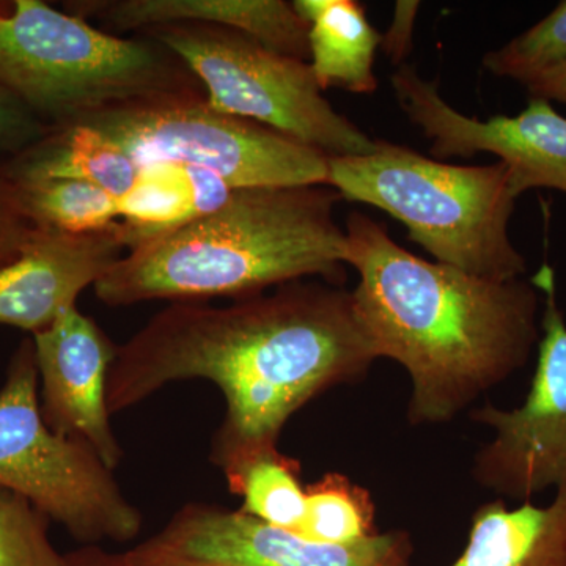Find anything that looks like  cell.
<instances>
[{"label":"cell","mask_w":566,"mask_h":566,"mask_svg":"<svg viewBox=\"0 0 566 566\" xmlns=\"http://www.w3.org/2000/svg\"><path fill=\"white\" fill-rule=\"evenodd\" d=\"M327 186L392 216L438 263L495 282L526 274V256L510 240L517 197L502 163L457 166L376 140L368 155L329 156Z\"/></svg>","instance_id":"cell-4"},{"label":"cell","mask_w":566,"mask_h":566,"mask_svg":"<svg viewBox=\"0 0 566 566\" xmlns=\"http://www.w3.org/2000/svg\"><path fill=\"white\" fill-rule=\"evenodd\" d=\"M531 281L545 297V312L526 401L510 411L486 403L472 412L476 423L495 431L476 453V483L524 502L566 483V323L553 268L543 264Z\"/></svg>","instance_id":"cell-9"},{"label":"cell","mask_w":566,"mask_h":566,"mask_svg":"<svg viewBox=\"0 0 566 566\" xmlns=\"http://www.w3.org/2000/svg\"><path fill=\"white\" fill-rule=\"evenodd\" d=\"M412 553L403 531L352 546L318 545L240 509L188 502L123 554L129 566H411Z\"/></svg>","instance_id":"cell-10"},{"label":"cell","mask_w":566,"mask_h":566,"mask_svg":"<svg viewBox=\"0 0 566 566\" xmlns=\"http://www.w3.org/2000/svg\"><path fill=\"white\" fill-rule=\"evenodd\" d=\"M35 232L22 211L17 185L0 174V270L20 259Z\"/></svg>","instance_id":"cell-24"},{"label":"cell","mask_w":566,"mask_h":566,"mask_svg":"<svg viewBox=\"0 0 566 566\" xmlns=\"http://www.w3.org/2000/svg\"><path fill=\"white\" fill-rule=\"evenodd\" d=\"M450 566H566V483L546 506L510 509L499 499L476 509L468 546Z\"/></svg>","instance_id":"cell-16"},{"label":"cell","mask_w":566,"mask_h":566,"mask_svg":"<svg viewBox=\"0 0 566 566\" xmlns=\"http://www.w3.org/2000/svg\"><path fill=\"white\" fill-rule=\"evenodd\" d=\"M9 9L10 7L7 6V3H0V14L6 13V11Z\"/></svg>","instance_id":"cell-29"},{"label":"cell","mask_w":566,"mask_h":566,"mask_svg":"<svg viewBox=\"0 0 566 566\" xmlns=\"http://www.w3.org/2000/svg\"><path fill=\"white\" fill-rule=\"evenodd\" d=\"M345 233L346 264L359 274L354 303L376 356L411 376L409 422H449L528 363L542 335L534 282L427 262L364 212L348 216Z\"/></svg>","instance_id":"cell-2"},{"label":"cell","mask_w":566,"mask_h":566,"mask_svg":"<svg viewBox=\"0 0 566 566\" xmlns=\"http://www.w3.org/2000/svg\"><path fill=\"white\" fill-rule=\"evenodd\" d=\"M0 85L50 128L120 104L205 95L158 41L112 35L41 0L0 14Z\"/></svg>","instance_id":"cell-5"},{"label":"cell","mask_w":566,"mask_h":566,"mask_svg":"<svg viewBox=\"0 0 566 566\" xmlns=\"http://www.w3.org/2000/svg\"><path fill=\"white\" fill-rule=\"evenodd\" d=\"M172 51L212 109L260 123L331 156H364L370 139L323 96L311 63L216 25L169 24L140 32Z\"/></svg>","instance_id":"cell-7"},{"label":"cell","mask_w":566,"mask_h":566,"mask_svg":"<svg viewBox=\"0 0 566 566\" xmlns=\"http://www.w3.org/2000/svg\"><path fill=\"white\" fill-rule=\"evenodd\" d=\"M419 9V2H406V0L401 2L400 0V2L395 3L392 24L381 36V48L395 65H405V59L412 50V36H415L416 18Z\"/></svg>","instance_id":"cell-26"},{"label":"cell","mask_w":566,"mask_h":566,"mask_svg":"<svg viewBox=\"0 0 566 566\" xmlns=\"http://www.w3.org/2000/svg\"><path fill=\"white\" fill-rule=\"evenodd\" d=\"M390 81L401 111L431 140L436 158L491 153L509 170L516 197L528 189L566 193V117L553 103L531 96L526 109L515 117L479 120L450 106L438 84L423 80L412 66H398Z\"/></svg>","instance_id":"cell-11"},{"label":"cell","mask_w":566,"mask_h":566,"mask_svg":"<svg viewBox=\"0 0 566 566\" xmlns=\"http://www.w3.org/2000/svg\"><path fill=\"white\" fill-rule=\"evenodd\" d=\"M326 185L238 188L218 211L128 251L95 283L109 307L243 297L319 275L344 277L348 241Z\"/></svg>","instance_id":"cell-3"},{"label":"cell","mask_w":566,"mask_h":566,"mask_svg":"<svg viewBox=\"0 0 566 566\" xmlns=\"http://www.w3.org/2000/svg\"><path fill=\"white\" fill-rule=\"evenodd\" d=\"M565 62L566 0L536 22L534 28L483 57V65L491 74L509 77L524 87L539 74Z\"/></svg>","instance_id":"cell-22"},{"label":"cell","mask_w":566,"mask_h":566,"mask_svg":"<svg viewBox=\"0 0 566 566\" xmlns=\"http://www.w3.org/2000/svg\"><path fill=\"white\" fill-rule=\"evenodd\" d=\"M0 566H65L52 545L50 520L25 499L0 488Z\"/></svg>","instance_id":"cell-23"},{"label":"cell","mask_w":566,"mask_h":566,"mask_svg":"<svg viewBox=\"0 0 566 566\" xmlns=\"http://www.w3.org/2000/svg\"><path fill=\"white\" fill-rule=\"evenodd\" d=\"M65 566H129L125 554L109 553L98 545L82 546L65 554Z\"/></svg>","instance_id":"cell-28"},{"label":"cell","mask_w":566,"mask_h":566,"mask_svg":"<svg viewBox=\"0 0 566 566\" xmlns=\"http://www.w3.org/2000/svg\"><path fill=\"white\" fill-rule=\"evenodd\" d=\"M70 13L98 18L117 32L159 25H216L244 33L268 50L307 62L308 22L285 0H95L71 3Z\"/></svg>","instance_id":"cell-14"},{"label":"cell","mask_w":566,"mask_h":566,"mask_svg":"<svg viewBox=\"0 0 566 566\" xmlns=\"http://www.w3.org/2000/svg\"><path fill=\"white\" fill-rule=\"evenodd\" d=\"M526 88L532 98H543L566 106V62L539 74L534 81L528 82Z\"/></svg>","instance_id":"cell-27"},{"label":"cell","mask_w":566,"mask_h":566,"mask_svg":"<svg viewBox=\"0 0 566 566\" xmlns=\"http://www.w3.org/2000/svg\"><path fill=\"white\" fill-rule=\"evenodd\" d=\"M32 338L44 422L57 434L87 442L104 463L117 468L123 450L112 430L106 397L117 346L77 307Z\"/></svg>","instance_id":"cell-12"},{"label":"cell","mask_w":566,"mask_h":566,"mask_svg":"<svg viewBox=\"0 0 566 566\" xmlns=\"http://www.w3.org/2000/svg\"><path fill=\"white\" fill-rule=\"evenodd\" d=\"M50 126L0 85V155L11 156L46 136Z\"/></svg>","instance_id":"cell-25"},{"label":"cell","mask_w":566,"mask_h":566,"mask_svg":"<svg viewBox=\"0 0 566 566\" xmlns=\"http://www.w3.org/2000/svg\"><path fill=\"white\" fill-rule=\"evenodd\" d=\"M378 359L353 292L294 281L229 305L172 303L117 346L107 375L111 416L186 379L221 390L226 411L210 461L223 476L279 449L283 427L331 387Z\"/></svg>","instance_id":"cell-1"},{"label":"cell","mask_w":566,"mask_h":566,"mask_svg":"<svg viewBox=\"0 0 566 566\" xmlns=\"http://www.w3.org/2000/svg\"><path fill=\"white\" fill-rule=\"evenodd\" d=\"M142 167L129 153L87 126L50 128L46 136L11 156L0 174L14 182L80 180L92 182L115 199H123L139 180Z\"/></svg>","instance_id":"cell-17"},{"label":"cell","mask_w":566,"mask_h":566,"mask_svg":"<svg viewBox=\"0 0 566 566\" xmlns=\"http://www.w3.org/2000/svg\"><path fill=\"white\" fill-rule=\"evenodd\" d=\"M17 188L22 211L39 229L81 234L102 232L120 221L118 199L92 182L43 180Z\"/></svg>","instance_id":"cell-21"},{"label":"cell","mask_w":566,"mask_h":566,"mask_svg":"<svg viewBox=\"0 0 566 566\" xmlns=\"http://www.w3.org/2000/svg\"><path fill=\"white\" fill-rule=\"evenodd\" d=\"M0 488L31 502L84 546L133 542L144 526L114 469L87 442L44 422L32 337L22 338L0 387Z\"/></svg>","instance_id":"cell-6"},{"label":"cell","mask_w":566,"mask_h":566,"mask_svg":"<svg viewBox=\"0 0 566 566\" xmlns=\"http://www.w3.org/2000/svg\"><path fill=\"white\" fill-rule=\"evenodd\" d=\"M294 534L329 546H352L374 538L379 534L374 499L344 474H324L305 485L304 516Z\"/></svg>","instance_id":"cell-20"},{"label":"cell","mask_w":566,"mask_h":566,"mask_svg":"<svg viewBox=\"0 0 566 566\" xmlns=\"http://www.w3.org/2000/svg\"><path fill=\"white\" fill-rule=\"evenodd\" d=\"M234 188L219 175L181 163L142 167L139 180L118 200L120 221L115 232L125 251L181 229L218 211L232 199Z\"/></svg>","instance_id":"cell-15"},{"label":"cell","mask_w":566,"mask_h":566,"mask_svg":"<svg viewBox=\"0 0 566 566\" xmlns=\"http://www.w3.org/2000/svg\"><path fill=\"white\" fill-rule=\"evenodd\" d=\"M125 248L115 223L102 232L39 229L17 262L0 270V326L43 333L88 286L102 281Z\"/></svg>","instance_id":"cell-13"},{"label":"cell","mask_w":566,"mask_h":566,"mask_svg":"<svg viewBox=\"0 0 566 566\" xmlns=\"http://www.w3.org/2000/svg\"><path fill=\"white\" fill-rule=\"evenodd\" d=\"M74 123L114 142L140 166L189 164L234 189L327 186L329 156L260 123L214 111L205 95L120 104Z\"/></svg>","instance_id":"cell-8"},{"label":"cell","mask_w":566,"mask_h":566,"mask_svg":"<svg viewBox=\"0 0 566 566\" xmlns=\"http://www.w3.org/2000/svg\"><path fill=\"white\" fill-rule=\"evenodd\" d=\"M308 22V59L319 88L371 95L378 88L376 51L381 33L356 0H297Z\"/></svg>","instance_id":"cell-18"},{"label":"cell","mask_w":566,"mask_h":566,"mask_svg":"<svg viewBox=\"0 0 566 566\" xmlns=\"http://www.w3.org/2000/svg\"><path fill=\"white\" fill-rule=\"evenodd\" d=\"M301 475L300 460L274 449L249 458L226 479L230 493L243 497L241 512L294 534L305 509Z\"/></svg>","instance_id":"cell-19"}]
</instances>
